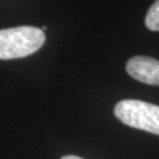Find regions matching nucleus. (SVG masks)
<instances>
[{
    "instance_id": "7ed1b4c3",
    "label": "nucleus",
    "mask_w": 159,
    "mask_h": 159,
    "mask_svg": "<svg viewBox=\"0 0 159 159\" xmlns=\"http://www.w3.org/2000/svg\"><path fill=\"white\" fill-rule=\"evenodd\" d=\"M126 72L144 84L159 86V60L145 56H136L126 63Z\"/></svg>"
},
{
    "instance_id": "f03ea898",
    "label": "nucleus",
    "mask_w": 159,
    "mask_h": 159,
    "mask_svg": "<svg viewBox=\"0 0 159 159\" xmlns=\"http://www.w3.org/2000/svg\"><path fill=\"white\" fill-rule=\"evenodd\" d=\"M114 116L125 125L159 136L158 105L136 99H124L116 104Z\"/></svg>"
},
{
    "instance_id": "39448f33",
    "label": "nucleus",
    "mask_w": 159,
    "mask_h": 159,
    "mask_svg": "<svg viewBox=\"0 0 159 159\" xmlns=\"http://www.w3.org/2000/svg\"><path fill=\"white\" fill-rule=\"evenodd\" d=\"M60 159H84V158H80L78 156H73V154H68V156H64Z\"/></svg>"
},
{
    "instance_id": "20e7f679",
    "label": "nucleus",
    "mask_w": 159,
    "mask_h": 159,
    "mask_svg": "<svg viewBox=\"0 0 159 159\" xmlns=\"http://www.w3.org/2000/svg\"><path fill=\"white\" fill-rule=\"evenodd\" d=\"M145 25L150 31H159V0H156L153 5L150 7L145 18Z\"/></svg>"
},
{
    "instance_id": "f257e3e1",
    "label": "nucleus",
    "mask_w": 159,
    "mask_h": 159,
    "mask_svg": "<svg viewBox=\"0 0 159 159\" xmlns=\"http://www.w3.org/2000/svg\"><path fill=\"white\" fill-rule=\"evenodd\" d=\"M45 43L44 31L34 26L0 30V59H17L33 54Z\"/></svg>"
}]
</instances>
